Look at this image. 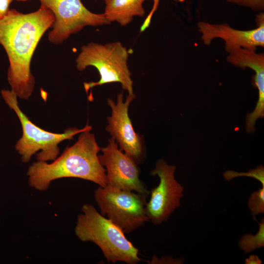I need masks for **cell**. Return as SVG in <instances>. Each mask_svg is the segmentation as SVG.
Listing matches in <instances>:
<instances>
[{"label":"cell","instance_id":"6da1fadb","mask_svg":"<svg viewBox=\"0 0 264 264\" xmlns=\"http://www.w3.org/2000/svg\"><path fill=\"white\" fill-rule=\"evenodd\" d=\"M54 20L51 11L42 4L37 11L27 14L10 9L0 19V45L9 63L7 80L11 90L20 99L27 100L32 94L35 80L30 70L31 59Z\"/></svg>","mask_w":264,"mask_h":264},{"label":"cell","instance_id":"7a4b0ae2","mask_svg":"<svg viewBox=\"0 0 264 264\" xmlns=\"http://www.w3.org/2000/svg\"><path fill=\"white\" fill-rule=\"evenodd\" d=\"M90 131L81 132L77 141L52 163L37 160L30 165L27 172L29 185L43 191L54 180L75 177L90 181L100 187L106 186V169L98 156L101 148Z\"/></svg>","mask_w":264,"mask_h":264},{"label":"cell","instance_id":"3957f363","mask_svg":"<svg viewBox=\"0 0 264 264\" xmlns=\"http://www.w3.org/2000/svg\"><path fill=\"white\" fill-rule=\"evenodd\" d=\"M82 211L77 217L74 230L80 240L96 244L109 263L136 264L141 261L139 250L117 225L90 204H84Z\"/></svg>","mask_w":264,"mask_h":264},{"label":"cell","instance_id":"277c9868","mask_svg":"<svg viewBox=\"0 0 264 264\" xmlns=\"http://www.w3.org/2000/svg\"><path fill=\"white\" fill-rule=\"evenodd\" d=\"M129 55L127 48L120 42L106 44L91 42L83 45L75 60L77 69L82 71L92 66L100 75L97 82L84 83L86 92L96 86L118 82L129 94H133V81L128 66Z\"/></svg>","mask_w":264,"mask_h":264},{"label":"cell","instance_id":"5b68a950","mask_svg":"<svg viewBox=\"0 0 264 264\" xmlns=\"http://www.w3.org/2000/svg\"><path fill=\"white\" fill-rule=\"evenodd\" d=\"M1 93L6 104L15 112L21 124L22 134L17 141L15 149L24 163L28 162L32 156L39 151L36 154L38 161L54 160L59 154L60 143L71 140L74 135L92 129L91 126L87 125L81 129L68 128L63 133L45 131L33 123L22 111L19 106L18 97L13 91L3 89Z\"/></svg>","mask_w":264,"mask_h":264},{"label":"cell","instance_id":"8992f818","mask_svg":"<svg viewBox=\"0 0 264 264\" xmlns=\"http://www.w3.org/2000/svg\"><path fill=\"white\" fill-rule=\"evenodd\" d=\"M94 198L101 214L125 234L132 232L150 221L145 212L147 196L144 195L106 186H99Z\"/></svg>","mask_w":264,"mask_h":264},{"label":"cell","instance_id":"52a82bcc","mask_svg":"<svg viewBox=\"0 0 264 264\" xmlns=\"http://www.w3.org/2000/svg\"><path fill=\"white\" fill-rule=\"evenodd\" d=\"M53 14L55 20L48 39L52 44H58L69 36L87 26H97L108 24L104 13L90 12L81 0H39Z\"/></svg>","mask_w":264,"mask_h":264},{"label":"cell","instance_id":"ba28073f","mask_svg":"<svg viewBox=\"0 0 264 264\" xmlns=\"http://www.w3.org/2000/svg\"><path fill=\"white\" fill-rule=\"evenodd\" d=\"M176 167L168 165L163 159L155 164L151 175L159 178L158 185L150 191L151 197L145 207L149 220L155 225L167 221L175 210L181 205L180 200L184 196V187L175 177Z\"/></svg>","mask_w":264,"mask_h":264},{"label":"cell","instance_id":"9c48e42d","mask_svg":"<svg viewBox=\"0 0 264 264\" xmlns=\"http://www.w3.org/2000/svg\"><path fill=\"white\" fill-rule=\"evenodd\" d=\"M99 161L106 171L107 186L133 191L146 196L150 194L139 178L137 164L122 152L113 137L106 147L101 148Z\"/></svg>","mask_w":264,"mask_h":264},{"label":"cell","instance_id":"30bf717a","mask_svg":"<svg viewBox=\"0 0 264 264\" xmlns=\"http://www.w3.org/2000/svg\"><path fill=\"white\" fill-rule=\"evenodd\" d=\"M135 98L134 94H128L124 102L123 93H120L116 103L108 99L111 113L108 117L106 130L119 144V149L139 164L143 162L145 155L143 140L134 131L128 112L129 106Z\"/></svg>","mask_w":264,"mask_h":264},{"label":"cell","instance_id":"8fae6325","mask_svg":"<svg viewBox=\"0 0 264 264\" xmlns=\"http://www.w3.org/2000/svg\"><path fill=\"white\" fill-rule=\"evenodd\" d=\"M257 27L249 30H240L227 23L212 24L205 22L198 23V30L201 34L203 43L209 45L215 38H220L225 43L256 51L258 46H264V14L256 16Z\"/></svg>","mask_w":264,"mask_h":264},{"label":"cell","instance_id":"7c38bea8","mask_svg":"<svg viewBox=\"0 0 264 264\" xmlns=\"http://www.w3.org/2000/svg\"><path fill=\"white\" fill-rule=\"evenodd\" d=\"M104 15L110 23L116 22L122 26L130 23L135 16L143 17L146 0H104Z\"/></svg>","mask_w":264,"mask_h":264},{"label":"cell","instance_id":"4fadbf2b","mask_svg":"<svg viewBox=\"0 0 264 264\" xmlns=\"http://www.w3.org/2000/svg\"><path fill=\"white\" fill-rule=\"evenodd\" d=\"M258 232L254 235L245 234L238 242L239 247L245 253H250L257 249L264 246V219L259 223Z\"/></svg>","mask_w":264,"mask_h":264},{"label":"cell","instance_id":"5bb4252c","mask_svg":"<svg viewBox=\"0 0 264 264\" xmlns=\"http://www.w3.org/2000/svg\"><path fill=\"white\" fill-rule=\"evenodd\" d=\"M223 176L224 179L226 181H230L233 178L239 176L251 177L259 180L262 183L263 187H264V168L262 165H260L246 173L226 171L223 173Z\"/></svg>","mask_w":264,"mask_h":264},{"label":"cell","instance_id":"9a60e30c","mask_svg":"<svg viewBox=\"0 0 264 264\" xmlns=\"http://www.w3.org/2000/svg\"><path fill=\"white\" fill-rule=\"evenodd\" d=\"M248 207L253 216L264 213V187L251 194L248 199Z\"/></svg>","mask_w":264,"mask_h":264},{"label":"cell","instance_id":"2e32d148","mask_svg":"<svg viewBox=\"0 0 264 264\" xmlns=\"http://www.w3.org/2000/svg\"><path fill=\"white\" fill-rule=\"evenodd\" d=\"M228 2L249 8L254 11L264 9V0H224Z\"/></svg>","mask_w":264,"mask_h":264},{"label":"cell","instance_id":"e0dca14e","mask_svg":"<svg viewBox=\"0 0 264 264\" xmlns=\"http://www.w3.org/2000/svg\"><path fill=\"white\" fill-rule=\"evenodd\" d=\"M183 260L179 258L176 259L169 257H163L158 259L156 256H154L151 261H148L149 264H182Z\"/></svg>","mask_w":264,"mask_h":264},{"label":"cell","instance_id":"ac0fdd59","mask_svg":"<svg viewBox=\"0 0 264 264\" xmlns=\"http://www.w3.org/2000/svg\"><path fill=\"white\" fill-rule=\"evenodd\" d=\"M13 0H0V19L3 18L9 11V6Z\"/></svg>","mask_w":264,"mask_h":264},{"label":"cell","instance_id":"d6986e66","mask_svg":"<svg viewBox=\"0 0 264 264\" xmlns=\"http://www.w3.org/2000/svg\"><path fill=\"white\" fill-rule=\"evenodd\" d=\"M244 263L245 264H261L262 261L258 256L251 255L248 258L245 259Z\"/></svg>","mask_w":264,"mask_h":264},{"label":"cell","instance_id":"ffe728a7","mask_svg":"<svg viewBox=\"0 0 264 264\" xmlns=\"http://www.w3.org/2000/svg\"><path fill=\"white\" fill-rule=\"evenodd\" d=\"M159 0H153V1H154L153 6L151 11H150V13H151L153 14H154V13L155 12V11L157 9Z\"/></svg>","mask_w":264,"mask_h":264},{"label":"cell","instance_id":"44dd1931","mask_svg":"<svg viewBox=\"0 0 264 264\" xmlns=\"http://www.w3.org/2000/svg\"><path fill=\"white\" fill-rule=\"evenodd\" d=\"M18 0V1H26V0Z\"/></svg>","mask_w":264,"mask_h":264}]
</instances>
